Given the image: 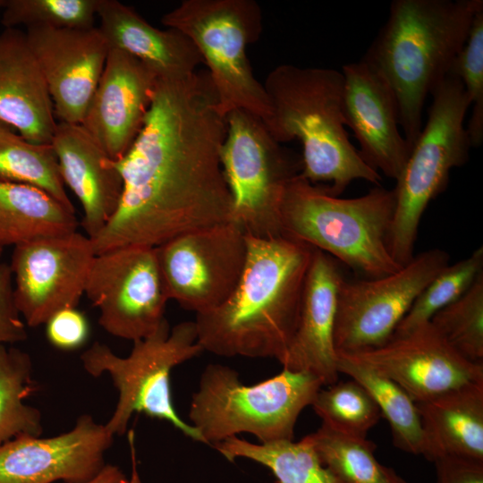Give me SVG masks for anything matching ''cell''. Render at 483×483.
Instances as JSON below:
<instances>
[{
  "mask_svg": "<svg viewBox=\"0 0 483 483\" xmlns=\"http://www.w3.org/2000/svg\"><path fill=\"white\" fill-rule=\"evenodd\" d=\"M217 105L208 71L158 77L140 131L114 161L123 194L114 215L91 239L96 255L126 246L156 248L231 221L220 160L227 124Z\"/></svg>",
  "mask_w": 483,
  "mask_h": 483,
  "instance_id": "1",
  "label": "cell"
},
{
  "mask_svg": "<svg viewBox=\"0 0 483 483\" xmlns=\"http://www.w3.org/2000/svg\"><path fill=\"white\" fill-rule=\"evenodd\" d=\"M241 278L220 305L196 314L203 351L222 357L275 358L293 337L313 248L285 236L246 235Z\"/></svg>",
  "mask_w": 483,
  "mask_h": 483,
  "instance_id": "2",
  "label": "cell"
},
{
  "mask_svg": "<svg viewBox=\"0 0 483 483\" xmlns=\"http://www.w3.org/2000/svg\"><path fill=\"white\" fill-rule=\"evenodd\" d=\"M482 0H394L362 57L391 89L411 151L425 100L448 75Z\"/></svg>",
  "mask_w": 483,
  "mask_h": 483,
  "instance_id": "3",
  "label": "cell"
},
{
  "mask_svg": "<svg viewBox=\"0 0 483 483\" xmlns=\"http://www.w3.org/2000/svg\"><path fill=\"white\" fill-rule=\"evenodd\" d=\"M263 86L270 106L265 125L279 143L301 141L302 177L335 197L354 180L380 186L379 173L363 161L345 130L342 72L282 64Z\"/></svg>",
  "mask_w": 483,
  "mask_h": 483,
  "instance_id": "4",
  "label": "cell"
},
{
  "mask_svg": "<svg viewBox=\"0 0 483 483\" xmlns=\"http://www.w3.org/2000/svg\"><path fill=\"white\" fill-rule=\"evenodd\" d=\"M394 209V189L375 186L363 196L342 199L299 174L284 195L282 235L326 253L365 278L380 277L402 267L388 249Z\"/></svg>",
  "mask_w": 483,
  "mask_h": 483,
  "instance_id": "5",
  "label": "cell"
},
{
  "mask_svg": "<svg viewBox=\"0 0 483 483\" xmlns=\"http://www.w3.org/2000/svg\"><path fill=\"white\" fill-rule=\"evenodd\" d=\"M323 386L314 375L286 369L264 381L245 385L236 370L209 364L191 396L189 419L204 444L250 433L261 444L292 440L301 412Z\"/></svg>",
  "mask_w": 483,
  "mask_h": 483,
  "instance_id": "6",
  "label": "cell"
},
{
  "mask_svg": "<svg viewBox=\"0 0 483 483\" xmlns=\"http://www.w3.org/2000/svg\"><path fill=\"white\" fill-rule=\"evenodd\" d=\"M431 96L427 122L394 189L388 249L401 267L415 256L419 222L428 203L445 190L451 170L467 163L471 148L463 125L470 104L460 79L448 74Z\"/></svg>",
  "mask_w": 483,
  "mask_h": 483,
  "instance_id": "7",
  "label": "cell"
},
{
  "mask_svg": "<svg viewBox=\"0 0 483 483\" xmlns=\"http://www.w3.org/2000/svg\"><path fill=\"white\" fill-rule=\"evenodd\" d=\"M194 321L170 328L166 318L150 335L133 342L126 357L95 342L80 356L85 371L94 377L107 374L118 392L114 411L105 424L114 436H123L134 413L164 419L184 436L204 443L196 428L180 418L171 391V372L176 366L199 355Z\"/></svg>",
  "mask_w": 483,
  "mask_h": 483,
  "instance_id": "8",
  "label": "cell"
},
{
  "mask_svg": "<svg viewBox=\"0 0 483 483\" xmlns=\"http://www.w3.org/2000/svg\"><path fill=\"white\" fill-rule=\"evenodd\" d=\"M161 22L187 36L199 50L226 116L243 109L266 122L270 106L263 84L253 75L246 47L262 31V13L253 0H184Z\"/></svg>",
  "mask_w": 483,
  "mask_h": 483,
  "instance_id": "9",
  "label": "cell"
},
{
  "mask_svg": "<svg viewBox=\"0 0 483 483\" xmlns=\"http://www.w3.org/2000/svg\"><path fill=\"white\" fill-rule=\"evenodd\" d=\"M225 119L220 160L232 197L231 221L249 236H282V202L288 183L301 172V157L284 148L249 111L233 110Z\"/></svg>",
  "mask_w": 483,
  "mask_h": 483,
  "instance_id": "10",
  "label": "cell"
},
{
  "mask_svg": "<svg viewBox=\"0 0 483 483\" xmlns=\"http://www.w3.org/2000/svg\"><path fill=\"white\" fill-rule=\"evenodd\" d=\"M449 254L431 249L415 255L395 272L341 283L334 327L336 352L379 347L393 335L416 298L448 264Z\"/></svg>",
  "mask_w": 483,
  "mask_h": 483,
  "instance_id": "11",
  "label": "cell"
},
{
  "mask_svg": "<svg viewBox=\"0 0 483 483\" xmlns=\"http://www.w3.org/2000/svg\"><path fill=\"white\" fill-rule=\"evenodd\" d=\"M155 249L168 299L198 314L220 305L236 287L246 261V233L227 221Z\"/></svg>",
  "mask_w": 483,
  "mask_h": 483,
  "instance_id": "12",
  "label": "cell"
},
{
  "mask_svg": "<svg viewBox=\"0 0 483 483\" xmlns=\"http://www.w3.org/2000/svg\"><path fill=\"white\" fill-rule=\"evenodd\" d=\"M98 309V323L115 337L137 341L165 319L168 296L156 249L126 246L97 254L85 293Z\"/></svg>",
  "mask_w": 483,
  "mask_h": 483,
  "instance_id": "13",
  "label": "cell"
},
{
  "mask_svg": "<svg viewBox=\"0 0 483 483\" xmlns=\"http://www.w3.org/2000/svg\"><path fill=\"white\" fill-rule=\"evenodd\" d=\"M95 257L92 240L78 231L15 246L9 267L26 326L45 325L55 312L76 308Z\"/></svg>",
  "mask_w": 483,
  "mask_h": 483,
  "instance_id": "14",
  "label": "cell"
},
{
  "mask_svg": "<svg viewBox=\"0 0 483 483\" xmlns=\"http://www.w3.org/2000/svg\"><path fill=\"white\" fill-rule=\"evenodd\" d=\"M336 353L391 379L415 402L483 380V364L462 357L429 321L393 335L379 347Z\"/></svg>",
  "mask_w": 483,
  "mask_h": 483,
  "instance_id": "15",
  "label": "cell"
},
{
  "mask_svg": "<svg viewBox=\"0 0 483 483\" xmlns=\"http://www.w3.org/2000/svg\"><path fill=\"white\" fill-rule=\"evenodd\" d=\"M114 435L89 414L64 433L21 436L0 445V483L81 482L106 464Z\"/></svg>",
  "mask_w": 483,
  "mask_h": 483,
  "instance_id": "16",
  "label": "cell"
},
{
  "mask_svg": "<svg viewBox=\"0 0 483 483\" xmlns=\"http://www.w3.org/2000/svg\"><path fill=\"white\" fill-rule=\"evenodd\" d=\"M61 123L80 124L110 46L98 29L32 27L25 31Z\"/></svg>",
  "mask_w": 483,
  "mask_h": 483,
  "instance_id": "17",
  "label": "cell"
},
{
  "mask_svg": "<svg viewBox=\"0 0 483 483\" xmlns=\"http://www.w3.org/2000/svg\"><path fill=\"white\" fill-rule=\"evenodd\" d=\"M157 79L139 59L110 48L80 124L112 160H119L140 131Z\"/></svg>",
  "mask_w": 483,
  "mask_h": 483,
  "instance_id": "18",
  "label": "cell"
},
{
  "mask_svg": "<svg viewBox=\"0 0 483 483\" xmlns=\"http://www.w3.org/2000/svg\"><path fill=\"white\" fill-rule=\"evenodd\" d=\"M343 115L357 139L358 152L377 172L397 180L411 150L399 131L394 96L382 77L364 60L344 64Z\"/></svg>",
  "mask_w": 483,
  "mask_h": 483,
  "instance_id": "19",
  "label": "cell"
},
{
  "mask_svg": "<svg viewBox=\"0 0 483 483\" xmlns=\"http://www.w3.org/2000/svg\"><path fill=\"white\" fill-rule=\"evenodd\" d=\"M343 279L337 261L313 248L297 326L279 361L283 369L310 373L326 386L337 382L339 375L334 327L338 291Z\"/></svg>",
  "mask_w": 483,
  "mask_h": 483,
  "instance_id": "20",
  "label": "cell"
},
{
  "mask_svg": "<svg viewBox=\"0 0 483 483\" xmlns=\"http://www.w3.org/2000/svg\"><path fill=\"white\" fill-rule=\"evenodd\" d=\"M51 146L64 185L82 208L86 235L93 239L119 207L123 194L120 172L81 124L57 123Z\"/></svg>",
  "mask_w": 483,
  "mask_h": 483,
  "instance_id": "21",
  "label": "cell"
},
{
  "mask_svg": "<svg viewBox=\"0 0 483 483\" xmlns=\"http://www.w3.org/2000/svg\"><path fill=\"white\" fill-rule=\"evenodd\" d=\"M0 123L36 144H51L57 124L44 75L18 28L0 33Z\"/></svg>",
  "mask_w": 483,
  "mask_h": 483,
  "instance_id": "22",
  "label": "cell"
},
{
  "mask_svg": "<svg viewBox=\"0 0 483 483\" xmlns=\"http://www.w3.org/2000/svg\"><path fill=\"white\" fill-rule=\"evenodd\" d=\"M98 29L110 48L122 50L150 67L160 78L182 79L197 71L202 57L182 32L160 30L133 8L116 0H97Z\"/></svg>",
  "mask_w": 483,
  "mask_h": 483,
  "instance_id": "23",
  "label": "cell"
},
{
  "mask_svg": "<svg viewBox=\"0 0 483 483\" xmlns=\"http://www.w3.org/2000/svg\"><path fill=\"white\" fill-rule=\"evenodd\" d=\"M428 461L457 456L483 462V380L416 402Z\"/></svg>",
  "mask_w": 483,
  "mask_h": 483,
  "instance_id": "24",
  "label": "cell"
},
{
  "mask_svg": "<svg viewBox=\"0 0 483 483\" xmlns=\"http://www.w3.org/2000/svg\"><path fill=\"white\" fill-rule=\"evenodd\" d=\"M75 211L35 187L0 181V248L77 231Z\"/></svg>",
  "mask_w": 483,
  "mask_h": 483,
  "instance_id": "25",
  "label": "cell"
},
{
  "mask_svg": "<svg viewBox=\"0 0 483 483\" xmlns=\"http://www.w3.org/2000/svg\"><path fill=\"white\" fill-rule=\"evenodd\" d=\"M225 459L246 458L268 468L279 483H345L320 461L309 435L301 440L253 444L233 436L213 445Z\"/></svg>",
  "mask_w": 483,
  "mask_h": 483,
  "instance_id": "26",
  "label": "cell"
},
{
  "mask_svg": "<svg viewBox=\"0 0 483 483\" xmlns=\"http://www.w3.org/2000/svg\"><path fill=\"white\" fill-rule=\"evenodd\" d=\"M336 366L359 382L377 402L381 416L388 421L393 444L398 449L423 455L424 435L416 402L396 383L369 368L336 353Z\"/></svg>",
  "mask_w": 483,
  "mask_h": 483,
  "instance_id": "27",
  "label": "cell"
},
{
  "mask_svg": "<svg viewBox=\"0 0 483 483\" xmlns=\"http://www.w3.org/2000/svg\"><path fill=\"white\" fill-rule=\"evenodd\" d=\"M30 356L13 346L0 344V445L21 436H41L42 416L27 404L38 385Z\"/></svg>",
  "mask_w": 483,
  "mask_h": 483,
  "instance_id": "28",
  "label": "cell"
},
{
  "mask_svg": "<svg viewBox=\"0 0 483 483\" xmlns=\"http://www.w3.org/2000/svg\"><path fill=\"white\" fill-rule=\"evenodd\" d=\"M0 181L38 188L75 211L51 144H36L0 123Z\"/></svg>",
  "mask_w": 483,
  "mask_h": 483,
  "instance_id": "29",
  "label": "cell"
},
{
  "mask_svg": "<svg viewBox=\"0 0 483 483\" xmlns=\"http://www.w3.org/2000/svg\"><path fill=\"white\" fill-rule=\"evenodd\" d=\"M309 436L322 463L345 483H408L377 460L376 445L367 438L346 436L323 424Z\"/></svg>",
  "mask_w": 483,
  "mask_h": 483,
  "instance_id": "30",
  "label": "cell"
},
{
  "mask_svg": "<svg viewBox=\"0 0 483 483\" xmlns=\"http://www.w3.org/2000/svg\"><path fill=\"white\" fill-rule=\"evenodd\" d=\"M310 406L323 425L359 438H367L368 432L381 418L371 394L352 378L321 387Z\"/></svg>",
  "mask_w": 483,
  "mask_h": 483,
  "instance_id": "31",
  "label": "cell"
},
{
  "mask_svg": "<svg viewBox=\"0 0 483 483\" xmlns=\"http://www.w3.org/2000/svg\"><path fill=\"white\" fill-rule=\"evenodd\" d=\"M429 322L462 357L483 364V272L466 292L438 310Z\"/></svg>",
  "mask_w": 483,
  "mask_h": 483,
  "instance_id": "32",
  "label": "cell"
},
{
  "mask_svg": "<svg viewBox=\"0 0 483 483\" xmlns=\"http://www.w3.org/2000/svg\"><path fill=\"white\" fill-rule=\"evenodd\" d=\"M482 272V246L469 257L454 264H448L421 291L393 335L405 334L428 322L438 310L466 292Z\"/></svg>",
  "mask_w": 483,
  "mask_h": 483,
  "instance_id": "33",
  "label": "cell"
},
{
  "mask_svg": "<svg viewBox=\"0 0 483 483\" xmlns=\"http://www.w3.org/2000/svg\"><path fill=\"white\" fill-rule=\"evenodd\" d=\"M97 0H6L1 14L5 29L94 27Z\"/></svg>",
  "mask_w": 483,
  "mask_h": 483,
  "instance_id": "34",
  "label": "cell"
},
{
  "mask_svg": "<svg viewBox=\"0 0 483 483\" xmlns=\"http://www.w3.org/2000/svg\"><path fill=\"white\" fill-rule=\"evenodd\" d=\"M448 74L462 81L471 115L466 127L471 148L483 142V7L476 13L467 41L455 57Z\"/></svg>",
  "mask_w": 483,
  "mask_h": 483,
  "instance_id": "35",
  "label": "cell"
},
{
  "mask_svg": "<svg viewBox=\"0 0 483 483\" xmlns=\"http://www.w3.org/2000/svg\"><path fill=\"white\" fill-rule=\"evenodd\" d=\"M45 326L48 342L54 347L64 351L81 347L89 334L85 315L76 308H67L55 312Z\"/></svg>",
  "mask_w": 483,
  "mask_h": 483,
  "instance_id": "36",
  "label": "cell"
},
{
  "mask_svg": "<svg viewBox=\"0 0 483 483\" xmlns=\"http://www.w3.org/2000/svg\"><path fill=\"white\" fill-rule=\"evenodd\" d=\"M26 326L14 303L10 267L0 262V344L9 345L26 340Z\"/></svg>",
  "mask_w": 483,
  "mask_h": 483,
  "instance_id": "37",
  "label": "cell"
},
{
  "mask_svg": "<svg viewBox=\"0 0 483 483\" xmlns=\"http://www.w3.org/2000/svg\"><path fill=\"white\" fill-rule=\"evenodd\" d=\"M437 483H483V462L457 456L433 461Z\"/></svg>",
  "mask_w": 483,
  "mask_h": 483,
  "instance_id": "38",
  "label": "cell"
},
{
  "mask_svg": "<svg viewBox=\"0 0 483 483\" xmlns=\"http://www.w3.org/2000/svg\"><path fill=\"white\" fill-rule=\"evenodd\" d=\"M72 483V482H62ZM73 483H140L137 472L128 479L123 470L116 465L106 463L103 468L91 479Z\"/></svg>",
  "mask_w": 483,
  "mask_h": 483,
  "instance_id": "39",
  "label": "cell"
},
{
  "mask_svg": "<svg viewBox=\"0 0 483 483\" xmlns=\"http://www.w3.org/2000/svg\"><path fill=\"white\" fill-rule=\"evenodd\" d=\"M5 4H6V0H0V18H1L2 12L5 6Z\"/></svg>",
  "mask_w": 483,
  "mask_h": 483,
  "instance_id": "40",
  "label": "cell"
},
{
  "mask_svg": "<svg viewBox=\"0 0 483 483\" xmlns=\"http://www.w3.org/2000/svg\"><path fill=\"white\" fill-rule=\"evenodd\" d=\"M2 253H3V249L0 248V259H1Z\"/></svg>",
  "mask_w": 483,
  "mask_h": 483,
  "instance_id": "41",
  "label": "cell"
}]
</instances>
